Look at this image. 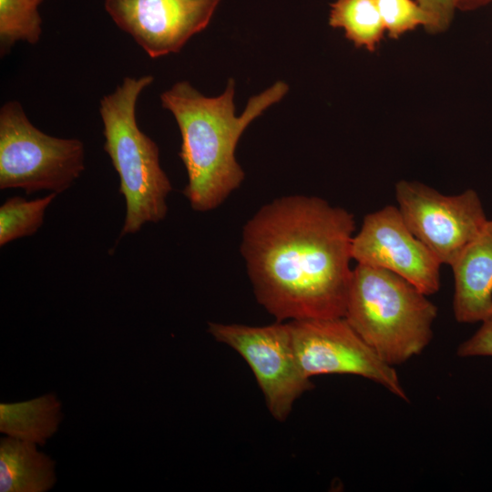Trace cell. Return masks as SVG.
<instances>
[{
    "instance_id": "6da1fadb",
    "label": "cell",
    "mask_w": 492,
    "mask_h": 492,
    "mask_svg": "<svg viewBox=\"0 0 492 492\" xmlns=\"http://www.w3.org/2000/svg\"><path fill=\"white\" fill-rule=\"evenodd\" d=\"M354 215L316 196L287 195L243 226L241 253L257 302L277 322L343 317Z\"/></svg>"
},
{
    "instance_id": "7a4b0ae2",
    "label": "cell",
    "mask_w": 492,
    "mask_h": 492,
    "mask_svg": "<svg viewBox=\"0 0 492 492\" xmlns=\"http://www.w3.org/2000/svg\"><path fill=\"white\" fill-rule=\"evenodd\" d=\"M234 87L230 78L221 95L208 97L180 81L160 95L162 107L174 116L180 131L179 157L188 177L183 195L196 211L218 208L241 186L245 173L235 158L238 141L248 125L289 89L285 82H275L251 97L238 117Z\"/></svg>"
},
{
    "instance_id": "3957f363",
    "label": "cell",
    "mask_w": 492,
    "mask_h": 492,
    "mask_svg": "<svg viewBox=\"0 0 492 492\" xmlns=\"http://www.w3.org/2000/svg\"><path fill=\"white\" fill-rule=\"evenodd\" d=\"M426 296L392 272L357 263L343 318L384 362L399 365L433 337L437 307Z\"/></svg>"
},
{
    "instance_id": "277c9868",
    "label": "cell",
    "mask_w": 492,
    "mask_h": 492,
    "mask_svg": "<svg viewBox=\"0 0 492 492\" xmlns=\"http://www.w3.org/2000/svg\"><path fill=\"white\" fill-rule=\"evenodd\" d=\"M153 80L151 75L126 77L99 102L104 150L119 177V193L126 201L121 237L164 220L172 190L160 167L159 147L139 128L136 117L138 97Z\"/></svg>"
},
{
    "instance_id": "5b68a950",
    "label": "cell",
    "mask_w": 492,
    "mask_h": 492,
    "mask_svg": "<svg viewBox=\"0 0 492 492\" xmlns=\"http://www.w3.org/2000/svg\"><path fill=\"white\" fill-rule=\"evenodd\" d=\"M85 169V147L77 138L50 136L35 127L20 102L0 108V189L59 194Z\"/></svg>"
},
{
    "instance_id": "8992f818",
    "label": "cell",
    "mask_w": 492,
    "mask_h": 492,
    "mask_svg": "<svg viewBox=\"0 0 492 492\" xmlns=\"http://www.w3.org/2000/svg\"><path fill=\"white\" fill-rule=\"evenodd\" d=\"M208 332L236 351L251 369L271 415L283 422L294 402L313 387L301 371L289 323L265 326L210 322Z\"/></svg>"
},
{
    "instance_id": "52a82bcc",
    "label": "cell",
    "mask_w": 492,
    "mask_h": 492,
    "mask_svg": "<svg viewBox=\"0 0 492 492\" xmlns=\"http://www.w3.org/2000/svg\"><path fill=\"white\" fill-rule=\"evenodd\" d=\"M395 198L409 230L441 264L450 266L487 221L472 189L445 195L418 181L399 180Z\"/></svg>"
},
{
    "instance_id": "ba28073f",
    "label": "cell",
    "mask_w": 492,
    "mask_h": 492,
    "mask_svg": "<svg viewBox=\"0 0 492 492\" xmlns=\"http://www.w3.org/2000/svg\"><path fill=\"white\" fill-rule=\"evenodd\" d=\"M302 373L354 374L372 380L408 401L394 366L384 362L343 317L289 321Z\"/></svg>"
},
{
    "instance_id": "9c48e42d",
    "label": "cell",
    "mask_w": 492,
    "mask_h": 492,
    "mask_svg": "<svg viewBox=\"0 0 492 492\" xmlns=\"http://www.w3.org/2000/svg\"><path fill=\"white\" fill-rule=\"evenodd\" d=\"M352 258L359 264L392 272L426 295L440 288L442 264L412 233L396 206L365 215L353 238Z\"/></svg>"
},
{
    "instance_id": "30bf717a",
    "label": "cell",
    "mask_w": 492,
    "mask_h": 492,
    "mask_svg": "<svg viewBox=\"0 0 492 492\" xmlns=\"http://www.w3.org/2000/svg\"><path fill=\"white\" fill-rule=\"evenodd\" d=\"M220 0H105L113 22L152 58L178 53L209 25Z\"/></svg>"
},
{
    "instance_id": "8fae6325",
    "label": "cell",
    "mask_w": 492,
    "mask_h": 492,
    "mask_svg": "<svg viewBox=\"0 0 492 492\" xmlns=\"http://www.w3.org/2000/svg\"><path fill=\"white\" fill-rule=\"evenodd\" d=\"M450 266L456 320L471 323L488 318L492 309V220H487Z\"/></svg>"
},
{
    "instance_id": "7c38bea8",
    "label": "cell",
    "mask_w": 492,
    "mask_h": 492,
    "mask_svg": "<svg viewBox=\"0 0 492 492\" xmlns=\"http://www.w3.org/2000/svg\"><path fill=\"white\" fill-rule=\"evenodd\" d=\"M55 466L35 443L10 436L0 440L1 492H46L56 481Z\"/></svg>"
},
{
    "instance_id": "4fadbf2b",
    "label": "cell",
    "mask_w": 492,
    "mask_h": 492,
    "mask_svg": "<svg viewBox=\"0 0 492 492\" xmlns=\"http://www.w3.org/2000/svg\"><path fill=\"white\" fill-rule=\"evenodd\" d=\"M63 419L61 403L54 394L17 403L0 404V432L44 446Z\"/></svg>"
},
{
    "instance_id": "5bb4252c",
    "label": "cell",
    "mask_w": 492,
    "mask_h": 492,
    "mask_svg": "<svg viewBox=\"0 0 492 492\" xmlns=\"http://www.w3.org/2000/svg\"><path fill=\"white\" fill-rule=\"evenodd\" d=\"M329 25L343 28L356 47L370 52L376 49L384 31L376 0H336L331 5Z\"/></svg>"
},
{
    "instance_id": "9a60e30c",
    "label": "cell",
    "mask_w": 492,
    "mask_h": 492,
    "mask_svg": "<svg viewBox=\"0 0 492 492\" xmlns=\"http://www.w3.org/2000/svg\"><path fill=\"white\" fill-rule=\"evenodd\" d=\"M44 0H0V55L19 41L36 44L42 35L38 7Z\"/></svg>"
},
{
    "instance_id": "2e32d148",
    "label": "cell",
    "mask_w": 492,
    "mask_h": 492,
    "mask_svg": "<svg viewBox=\"0 0 492 492\" xmlns=\"http://www.w3.org/2000/svg\"><path fill=\"white\" fill-rule=\"evenodd\" d=\"M57 194L27 200L15 196L0 207V246L23 237L35 234L44 222L47 207Z\"/></svg>"
},
{
    "instance_id": "e0dca14e",
    "label": "cell",
    "mask_w": 492,
    "mask_h": 492,
    "mask_svg": "<svg viewBox=\"0 0 492 492\" xmlns=\"http://www.w3.org/2000/svg\"><path fill=\"white\" fill-rule=\"evenodd\" d=\"M384 30L389 37L397 39L404 34L425 26H431L429 15L414 0H376Z\"/></svg>"
},
{
    "instance_id": "ac0fdd59",
    "label": "cell",
    "mask_w": 492,
    "mask_h": 492,
    "mask_svg": "<svg viewBox=\"0 0 492 492\" xmlns=\"http://www.w3.org/2000/svg\"><path fill=\"white\" fill-rule=\"evenodd\" d=\"M459 357L492 356V316L482 321L480 328L457 348Z\"/></svg>"
},
{
    "instance_id": "d6986e66",
    "label": "cell",
    "mask_w": 492,
    "mask_h": 492,
    "mask_svg": "<svg viewBox=\"0 0 492 492\" xmlns=\"http://www.w3.org/2000/svg\"><path fill=\"white\" fill-rule=\"evenodd\" d=\"M416 1L431 18L429 33L437 34L448 28L457 9V0Z\"/></svg>"
},
{
    "instance_id": "ffe728a7",
    "label": "cell",
    "mask_w": 492,
    "mask_h": 492,
    "mask_svg": "<svg viewBox=\"0 0 492 492\" xmlns=\"http://www.w3.org/2000/svg\"><path fill=\"white\" fill-rule=\"evenodd\" d=\"M492 3V0H457V9L471 11Z\"/></svg>"
},
{
    "instance_id": "44dd1931",
    "label": "cell",
    "mask_w": 492,
    "mask_h": 492,
    "mask_svg": "<svg viewBox=\"0 0 492 492\" xmlns=\"http://www.w3.org/2000/svg\"><path fill=\"white\" fill-rule=\"evenodd\" d=\"M490 316H492V309H491V313H490Z\"/></svg>"
}]
</instances>
